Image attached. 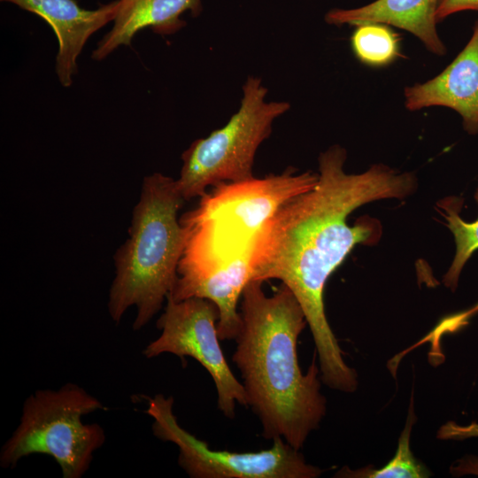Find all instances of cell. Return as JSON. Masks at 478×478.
<instances>
[{
    "instance_id": "obj_1",
    "label": "cell",
    "mask_w": 478,
    "mask_h": 478,
    "mask_svg": "<svg viewBox=\"0 0 478 478\" xmlns=\"http://www.w3.org/2000/svg\"><path fill=\"white\" fill-rule=\"evenodd\" d=\"M346 156L340 145L320 155L314 187L283 203L252 235L251 264V281L280 280L297 297L313 336L323 383L352 392L357 374L344 361L327 320L325 286L357 244L372 245L381 237L376 219L364 217L350 226L349 215L373 201L409 196L416 178L382 164L346 173Z\"/></svg>"
},
{
    "instance_id": "obj_2",
    "label": "cell",
    "mask_w": 478,
    "mask_h": 478,
    "mask_svg": "<svg viewBox=\"0 0 478 478\" xmlns=\"http://www.w3.org/2000/svg\"><path fill=\"white\" fill-rule=\"evenodd\" d=\"M262 283L250 281L243 291L233 362L262 436L300 451L326 413L320 370L314 359L305 374L299 366L297 339L307 321L293 292L282 283L268 297Z\"/></svg>"
},
{
    "instance_id": "obj_3",
    "label": "cell",
    "mask_w": 478,
    "mask_h": 478,
    "mask_svg": "<svg viewBox=\"0 0 478 478\" xmlns=\"http://www.w3.org/2000/svg\"><path fill=\"white\" fill-rule=\"evenodd\" d=\"M184 201L176 180L159 173L144 177L129 237L114 255L116 274L108 311L116 323L135 305L133 328L141 329L172 291L189 238L187 227L177 217Z\"/></svg>"
},
{
    "instance_id": "obj_4",
    "label": "cell",
    "mask_w": 478,
    "mask_h": 478,
    "mask_svg": "<svg viewBox=\"0 0 478 478\" xmlns=\"http://www.w3.org/2000/svg\"><path fill=\"white\" fill-rule=\"evenodd\" d=\"M107 408L73 383L40 389L29 396L19 425L0 452L4 468L31 454L52 457L64 478H80L89 469L93 453L103 446L105 434L98 424H84V415Z\"/></svg>"
},
{
    "instance_id": "obj_5",
    "label": "cell",
    "mask_w": 478,
    "mask_h": 478,
    "mask_svg": "<svg viewBox=\"0 0 478 478\" xmlns=\"http://www.w3.org/2000/svg\"><path fill=\"white\" fill-rule=\"evenodd\" d=\"M266 94L259 78L248 77L240 107L227 123L182 153L176 185L185 201L202 197L208 187L254 177L258 148L271 134L274 121L290 107L288 102L266 101Z\"/></svg>"
},
{
    "instance_id": "obj_6",
    "label": "cell",
    "mask_w": 478,
    "mask_h": 478,
    "mask_svg": "<svg viewBox=\"0 0 478 478\" xmlns=\"http://www.w3.org/2000/svg\"><path fill=\"white\" fill-rule=\"evenodd\" d=\"M318 173H297L293 167L280 174L223 182L205 192L197 208L181 221L217 243L245 246L260 226L287 200L311 189Z\"/></svg>"
},
{
    "instance_id": "obj_7",
    "label": "cell",
    "mask_w": 478,
    "mask_h": 478,
    "mask_svg": "<svg viewBox=\"0 0 478 478\" xmlns=\"http://www.w3.org/2000/svg\"><path fill=\"white\" fill-rule=\"evenodd\" d=\"M173 398L157 395L149 398L153 434L175 443L178 463L192 478H315L322 470L308 464L299 450L281 437L269 449L251 452L212 450L181 428L173 412Z\"/></svg>"
},
{
    "instance_id": "obj_8",
    "label": "cell",
    "mask_w": 478,
    "mask_h": 478,
    "mask_svg": "<svg viewBox=\"0 0 478 478\" xmlns=\"http://www.w3.org/2000/svg\"><path fill=\"white\" fill-rule=\"evenodd\" d=\"M219 319L217 306L208 299L174 301L166 297V306L157 322L161 335L144 348L143 354L148 358L171 353L196 359L214 382L218 408L233 419L235 404L248 406V402L244 388L231 371L220 347Z\"/></svg>"
},
{
    "instance_id": "obj_9",
    "label": "cell",
    "mask_w": 478,
    "mask_h": 478,
    "mask_svg": "<svg viewBox=\"0 0 478 478\" xmlns=\"http://www.w3.org/2000/svg\"><path fill=\"white\" fill-rule=\"evenodd\" d=\"M250 281L251 246L225 251H196L181 257L177 280L167 297L174 301L189 297L212 301L220 312V339L235 340L242 326L237 305Z\"/></svg>"
},
{
    "instance_id": "obj_10",
    "label": "cell",
    "mask_w": 478,
    "mask_h": 478,
    "mask_svg": "<svg viewBox=\"0 0 478 478\" xmlns=\"http://www.w3.org/2000/svg\"><path fill=\"white\" fill-rule=\"evenodd\" d=\"M36 14L53 29L58 50L55 70L60 84L68 88L77 73V58L89 38L113 21L119 0L101 4L94 10L81 8L75 0H1Z\"/></svg>"
},
{
    "instance_id": "obj_11",
    "label": "cell",
    "mask_w": 478,
    "mask_h": 478,
    "mask_svg": "<svg viewBox=\"0 0 478 478\" xmlns=\"http://www.w3.org/2000/svg\"><path fill=\"white\" fill-rule=\"evenodd\" d=\"M409 111L445 106L462 117L465 131L478 134V20L472 36L454 60L435 78L405 89Z\"/></svg>"
},
{
    "instance_id": "obj_12",
    "label": "cell",
    "mask_w": 478,
    "mask_h": 478,
    "mask_svg": "<svg viewBox=\"0 0 478 478\" xmlns=\"http://www.w3.org/2000/svg\"><path fill=\"white\" fill-rule=\"evenodd\" d=\"M120 7L112 29L97 42L91 58L96 61L106 58L120 46H130L134 36L143 28L154 33L172 35L186 26L181 17L190 12L197 17L202 10L201 0H119Z\"/></svg>"
},
{
    "instance_id": "obj_13",
    "label": "cell",
    "mask_w": 478,
    "mask_h": 478,
    "mask_svg": "<svg viewBox=\"0 0 478 478\" xmlns=\"http://www.w3.org/2000/svg\"><path fill=\"white\" fill-rule=\"evenodd\" d=\"M437 4L438 0H376L359 8L330 10L325 21L335 26L391 25L412 33L428 51L443 56L447 50L436 27Z\"/></svg>"
},
{
    "instance_id": "obj_14",
    "label": "cell",
    "mask_w": 478,
    "mask_h": 478,
    "mask_svg": "<svg viewBox=\"0 0 478 478\" xmlns=\"http://www.w3.org/2000/svg\"><path fill=\"white\" fill-rule=\"evenodd\" d=\"M478 204V187L474 193ZM462 199L447 197L438 206L445 212L443 214L447 220V227L454 236L456 252L452 263L443 277V283L452 291L458 286L462 269L471 256L478 250V218L473 222H466L460 217Z\"/></svg>"
},
{
    "instance_id": "obj_15",
    "label": "cell",
    "mask_w": 478,
    "mask_h": 478,
    "mask_svg": "<svg viewBox=\"0 0 478 478\" xmlns=\"http://www.w3.org/2000/svg\"><path fill=\"white\" fill-rule=\"evenodd\" d=\"M351 41L355 56L362 63L371 66H387L399 55V38L385 24H358Z\"/></svg>"
},
{
    "instance_id": "obj_16",
    "label": "cell",
    "mask_w": 478,
    "mask_h": 478,
    "mask_svg": "<svg viewBox=\"0 0 478 478\" xmlns=\"http://www.w3.org/2000/svg\"><path fill=\"white\" fill-rule=\"evenodd\" d=\"M415 416L412 401L409 410L405 427L399 437L398 446L394 457L387 465L380 469L362 468L352 471L348 467L342 468L335 476L338 477H368V478H420L426 477L423 467L417 462L410 449V436Z\"/></svg>"
},
{
    "instance_id": "obj_17",
    "label": "cell",
    "mask_w": 478,
    "mask_h": 478,
    "mask_svg": "<svg viewBox=\"0 0 478 478\" xmlns=\"http://www.w3.org/2000/svg\"><path fill=\"white\" fill-rule=\"evenodd\" d=\"M462 11L478 12V0H438L436 21L438 23L448 16Z\"/></svg>"
},
{
    "instance_id": "obj_18",
    "label": "cell",
    "mask_w": 478,
    "mask_h": 478,
    "mask_svg": "<svg viewBox=\"0 0 478 478\" xmlns=\"http://www.w3.org/2000/svg\"><path fill=\"white\" fill-rule=\"evenodd\" d=\"M478 312V303L472 308L466 310V311H464L462 312H459V313H456L454 314L455 316V319L457 320L458 323L459 325L464 326L466 324L467 322V320L473 316L474 313H476Z\"/></svg>"
},
{
    "instance_id": "obj_19",
    "label": "cell",
    "mask_w": 478,
    "mask_h": 478,
    "mask_svg": "<svg viewBox=\"0 0 478 478\" xmlns=\"http://www.w3.org/2000/svg\"><path fill=\"white\" fill-rule=\"evenodd\" d=\"M475 431V430H474ZM475 432H478V431H475Z\"/></svg>"
}]
</instances>
